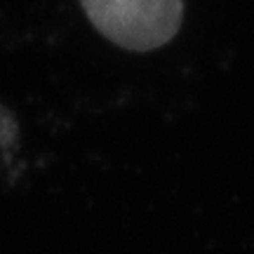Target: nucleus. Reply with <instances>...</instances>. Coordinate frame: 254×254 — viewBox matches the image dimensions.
Wrapping results in <instances>:
<instances>
[{"mask_svg":"<svg viewBox=\"0 0 254 254\" xmlns=\"http://www.w3.org/2000/svg\"><path fill=\"white\" fill-rule=\"evenodd\" d=\"M94 28L111 43L148 52L170 43L182 24V0H80Z\"/></svg>","mask_w":254,"mask_h":254,"instance_id":"obj_1","label":"nucleus"}]
</instances>
